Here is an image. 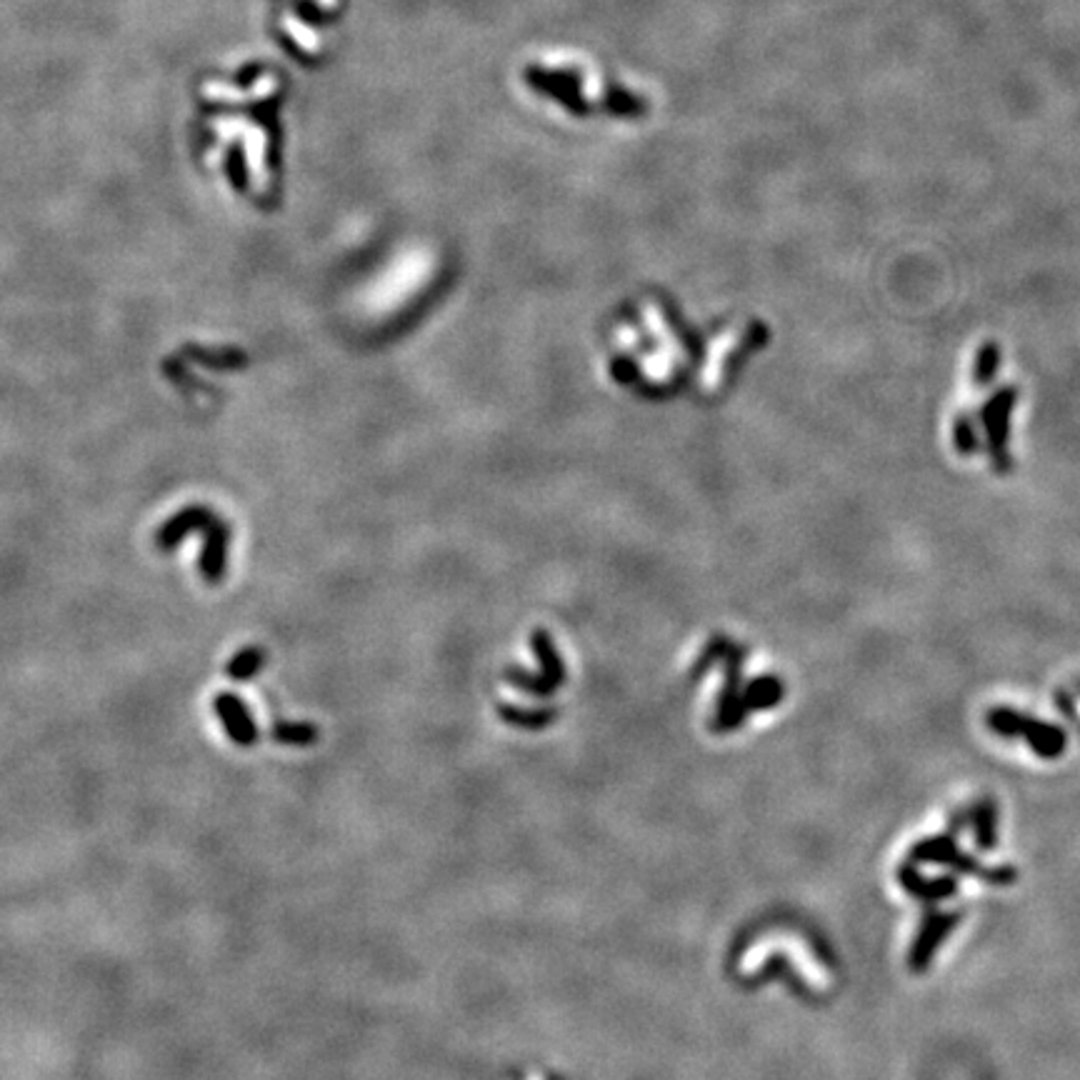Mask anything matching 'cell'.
Segmentation results:
<instances>
[{
    "label": "cell",
    "mask_w": 1080,
    "mask_h": 1080,
    "mask_svg": "<svg viewBox=\"0 0 1080 1080\" xmlns=\"http://www.w3.org/2000/svg\"><path fill=\"white\" fill-rule=\"evenodd\" d=\"M533 650L540 658V665H543V675L533 678V675H528L525 670L508 668L505 670V680H508L510 685H515V688H523L533 695H550L565 678L563 660L558 658V653H555L553 648V640H550V635L545 633V630H535L533 633Z\"/></svg>",
    "instance_id": "cell-2"
},
{
    "label": "cell",
    "mask_w": 1080,
    "mask_h": 1080,
    "mask_svg": "<svg viewBox=\"0 0 1080 1080\" xmlns=\"http://www.w3.org/2000/svg\"><path fill=\"white\" fill-rule=\"evenodd\" d=\"M183 353H185V358H190L193 363L208 365V368H215V370H238L248 363V360H245V353H240V350H233V348L208 350V348H200V345L188 343L183 348Z\"/></svg>",
    "instance_id": "cell-7"
},
{
    "label": "cell",
    "mask_w": 1080,
    "mask_h": 1080,
    "mask_svg": "<svg viewBox=\"0 0 1080 1080\" xmlns=\"http://www.w3.org/2000/svg\"><path fill=\"white\" fill-rule=\"evenodd\" d=\"M500 715L505 718V723L518 725V728L538 730L550 725V720L555 718L553 710H515V708H500Z\"/></svg>",
    "instance_id": "cell-11"
},
{
    "label": "cell",
    "mask_w": 1080,
    "mask_h": 1080,
    "mask_svg": "<svg viewBox=\"0 0 1080 1080\" xmlns=\"http://www.w3.org/2000/svg\"><path fill=\"white\" fill-rule=\"evenodd\" d=\"M263 658H265L263 650L250 645V648H243L240 653L233 655V660L228 663L225 673H228L233 680H248V678H253L260 668H263Z\"/></svg>",
    "instance_id": "cell-9"
},
{
    "label": "cell",
    "mask_w": 1080,
    "mask_h": 1080,
    "mask_svg": "<svg viewBox=\"0 0 1080 1080\" xmlns=\"http://www.w3.org/2000/svg\"><path fill=\"white\" fill-rule=\"evenodd\" d=\"M525 83L535 93L545 95L560 108H565L573 115H588L590 103L583 93V78L570 68H543V65H528L525 68Z\"/></svg>",
    "instance_id": "cell-1"
},
{
    "label": "cell",
    "mask_w": 1080,
    "mask_h": 1080,
    "mask_svg": "<svg viewBox=\"0 0 1080 1080\" xmlns=\"http://www.w3.org/2000/svg\"><path fill=\"white\" fill-rule=\"evenodd\" d=\"M213 518L215 515L210 513L208 508H203V505H190V508H183L180 513H175L173 518H170L168 523L158 530V533H155V545H158L160 550H173L188 533H193V530H205V525H208Z\"/></svg>",
    "instance_id": "cell-4"
},
{
    "label": "cell",
    "mask_w": 1080,
    "mask_h": 1080,
    "mask_svg": "<svg viewBox=\"0 0 1080 1080\" xmlns=\"http://www.w3.org/2000/svg\"><path fill=\"white\" fill-rule=\"evenodd\" d=\"M213 708H215V713L220 715V720H223L225 730H228V735L233 738L235 745L248 748V745L255 743V738H258V728H255L253 718H250L248 708H245V705L240 703L233 693L215 695Z\"/></svg>",
    "instance_id": "cell-3"
},
{
    "label": "cell",
    "mask_w": 1080,
    "mask_h": 1080,
    "mask_svg": "<svg viewBox=\"0 0 1080 1080\" xmlns=\"http://www.w3.org/2000/svg\"><path fill=\"white\" fill-rule=\"evenodd\" d=\"M225 550H228V528L218 518L205 525V543L200 553V573L208 583H218L225 573Z\"/></svg>",
    "instance_id": "cell-5"
},
{
    "label": "cell",
    "mask_w": 1080,
    "mask_h": 1080,
    "mask_svg": "<svg viewBox=\"0 0 1080 1080\" xmlns=\"http://www.w3.org/2000/svg\"><path fill=\"white\" fill-rule=\"evenodd\" d=\"M275 38H278V45L285 50V53L290 55V58L298 60V63H303V65H308V68H313V65H315V63H313V55H310L308 50L300 48V45H295V43H293V38H290V35H285L283 30H278V33H275Z\"/></svg>",
    "instance_id": "cell-14"
},
{
    "label": "cell",
    "mask_w": 1080,
    "mask_h": 1080,
    "mask_svg": "<svg viewBox=\"0 0 1080 1080\" xmlns=\"http://www.w3.org/2000/svg\"><path fill=\"white\" fill-rule=\"evenodd\" d=\"M600 108L615 118H640L648 113V100L618 83H605L600 95Z\"/></svg>",
    "instance_id": "cell-6"
},
{
    "label": "cell",
    "mask_w": 1080,
    "mask_h": 1080,
    "mask_svg": "<svg viewBox=\"0 0 1080 1080\" xmlns=\"http://www.w3.org/2000/svg\"><path fill=\"white\" fill-rule=\"evenodd\" d=\"M295 13H298V18L303 20V23L313 25V28H318V25L333 23V13H328V10H323V8H318V5L308 3V0H303V3L295 5Z\"/></svg>",
    "instance_id": "cell-12"
},
{
    "label": "cell",
    "mask_w": 1080,
    "mask_h": 1080,
    "mask_svg": "<svg viewBox=\"0 0 1080 1080\" xmlns=\"http://www.w3.org/2000/svg\"><path fill=\"white\" fill-rule=\"evenodd\" d=\"M318 738V728L310 723H275L273 740L283 745H310Z\"/></svg>",
    "instance_id": "cell-10"
},
{
    "label": "cell",
    "mask_w": 1080,
    "mask_h": 1080,
    "mask_svg": "<svg viewBox=\"0 0 1080 1080\" xmlns=\"http://www.w3.org/2000/svg\"><path fill=\"white\" fill-rule=\"evenodd\" d=\"M265 70H268V68H265L263 63H245V65H240L238 73H235L233 78H230V85H233V88H240V90L253 88V85L258 83L260 75H263Z\"/></svg>",
    "instance_id": "cell-13"
},
{
    "label": "cell",
    "mask_w": 1080,
    "mask_h": 1080,
    "mask_svg": "<svg viewBox=\"0 0 1080 1080\" xmlns=\"http://www.w3.org/2000/svg\"><path fill=\"white\" fill-rule=\"evenodd\" d=\"M223 170H225V175H228L235 193H245V190H248V163H245L243 143L228 145V150H225Z\"/></svg>",
    "instance_id": "cell-8"
}]
</instances>
